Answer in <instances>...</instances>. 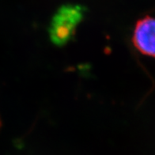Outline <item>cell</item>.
<instances>
[{"instance_id":"cell-1","label":"cell","mask_w":155,"mask_h":155,"mask_svg":"<svg viewBox=\"0 0 155 155\" xmlns=\"http://www.w3.org/2000/svg\"><path fill=\"white\" fill-rule=\"evenodd\" d=\"M85 9L80 5H63L51 19L48 33L51 43L61 47L74 37L77 27L83 20Z\"/></svg>"},{"instance_id":"cell-2","label":"cell","mask_w":155,"mask_h":155,"mask_svg":"<svg viewBox=\"0 0 155 155\" xmlns=\"http://www.w3.org/2000/svg\"><path fill=\"white\" fill-rule=\"evenodd\" d=\"M132 42L140 53L155 58V18L146 16L137 21Z\"/></svg>"},{"instance_id":"cell-3","label":"cell","mask_w":155,"mask_h":155,"mask_svg":"<svg viewBox=\"0 0 155 155\" xmlns=\"http://www.w3.org/2000/svg\"><path fill=\"white\" fill-rule=\"evenodd\" d=\"M0 127H1V121H0Z\"/></svg>"}]
</instances>
